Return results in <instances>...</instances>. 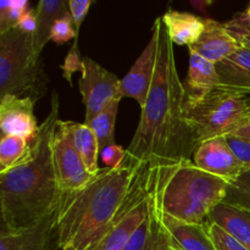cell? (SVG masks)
Instances as JSON below:
<instances>
[{"label": "cell", "mask_w": 250, "mask_h": 250, "mask_svg": "<svg viewBox=\"0 0 250 250\" xmlns=\"http://www.w3.org/2000/svg\"><path fill=\"white\" fill-rule=\"evenodd\" d=\"M72 131L76 149L80 153L85 168L90 175L95 176L100 171L99 165H98V158L102 153L97 136L93 129L84 122L83 124L73 122Z\"/></svg>", "instance_id": "cell-22"}, {"label": "cell", "mask_w": 250, "mask_h": 250, "mask_svg": "<svg viewBox=\"0 0 250 250\" xmlns=\"http://www.w3.org/2000/svg\"><path fill=\"white\" fill-rule=\"evenodd\" d=\"M83 66V58L81 56V51L78 49V38L73 41L72 45H71L70 50H68L67 55H66L65 60H63L61 70H62V76L68 84L72 85V76L73 73L82 71Z\"/></svg>", "instance_id": "cell-29"}, {"label": "cell", "mask_w": 250, "mask_h": 250, "mask_svg": "<svg viewBox=\"0 0 250 250\" xmlns=\"http://www.w3.org/2000/svg\"><path fill=\"white\" fill-rule=\"evenodd\" d=\"M76 38H78V33L76 31L75 22L70 12H67L62 17L56 20L54 23L50 32V41L54 42L56 45H62L70 42L71 39L75 41Z\"/></svg>", "instance_id": "cell-27"}, {"label": "cell", "mask_w": 250, "mask_h": 250, "mask_svg": "<svg viewBox=\"0 0 250 250\" xmlns=\"http://www.w3.org/2000/svg\"><path fill=\"white\" fill-rule=\"evenodd\" d=\"M246 103H247V114H248V120H250V95L246 97Z\"/></svg>", "instance_id": "cell-38"}, {"label": "cell", "mask_w": 250, "mask_h": 250, "mask_svg": "<svg viewBox=\"0 0 250 250\" xmlns=\"http://www.w3.org/2000/svg\"><path fill=\"white\" fill-rule=\"evenodd\" d=\"M27 139L20 136H1L0 141V173L6 172L10 168L21 163L29 150Z\"/></svg>", "instance_id": "cell-24"}, {"label": "cell", "mask_w": 250, "mask_h": 250, "mask_svg": "<svg viewBox=\"0 0 250 250\" xmlns=\"http://www.w3.org/2000/svg\"><path fill=\"white\" fill-rule=\"evenodd\" d=\"M16 28H19L20 31L23 32L24 34H29V36H33L37 31V15H36V9H29L23 16L20 20L19 24H17Z\"/></svg>", "instance_id": "cell-33"}, {"label": "cell", "mask_w": 250, "mask_h": 250, "mask_svg": "<svg viewBox=\"0 0 250 250\" xmlns=\"http://www.w3.org/2000/svg\"><path fill=\"white\" fill-rule=\"evenodd\" d=\"M70 12L66 0H41L36 7L37 31L32 36L33 50L42 55L44 46L50 41V32L56 20Z\"/></svg>", "instance_id": "cell-20"}, {"label": "cell", "mask_w": 250, "mask_h": 250, "mask_svg": "<svg viewBox=\"0 0 250 250\" xmlns=\"http://www.w3.org/2000/svg\"><path fill=\"white\" fill-rule=\"evenodd\" d=\"M49 77L42 55L33 50L32 36L19 28L0 34V99L28 97L34 102L48 92Z\"/></svg>", "instance_id": "cell-5"}, {"label": "cell", "mask_w": 250, "mask_h": 250, "mask_svg": "<svg viewBox=\"0 0 250 250\" xmlns=\"http://www.w3.org/2000/svg\"><path fill=\"white\" fill-rule=\"evenodd\" d=\"M188 48L216 65L239 50L242 45L229 33L225 23L217 22L216 20L205 19V28L202 36Z\"/></svg>", "instance_id": "cell-14"}, {"label": "cell", "mask_w": 250, "mask_h": 250, "mask_svg": "<svg viewBox=\"0 0 250 250\" xmlns=\"http://www.w3.org/2000/svg\"><path fill=\"white\" fill-rule=\"evenodd\" d=\"M229 134L234 137H238V138L248 139V141H250V120L244 122V124L241 125L239 127H237V128L234 129V131H232Z\"/></svg>", "instance_id": "cell-36"}, {"label": "cell", "mask_w": 250, "mask_h": 250, "mask_svg": "<svg viewBox=\"0 0 250 250\" xmlns=\"http://www.w3.org/2000/svg\"><path fill=\"white\" fill-rule=\"evenodd\" d=\"M121 100H115L111 104L107 105L103 111H100L92 121H89L88 126L93 129L99 142L100 150L106 148L107 146L115 144V125H116L119 106Z\"/></svg>", "instance_id": "cell-23"}, {"label": "cell", "mask_w": 250, "mask_h": 250, "mask_svg": "<svg viewBox=\"0 0 250 250\" xmlns=\"http://www.w3.org/2000/svg\"><path fill=\"white\" fill-rule=\"evenodd\" d=\"M159 49L158 27L153 24V32L148 44L128 72L121 80V93L124 98H132L143 107L148 99L156 70Z\"/></svg>", "instance_id": "cell-10"}, {"label": "cell", "mask_w": 250, "mask_h": 250, "mask_svg": "<svg viewBox=\"0 0 250 250\" xmlns=\"http://www.w3.org/2000/svg\"><path fill=\"white\" fill-rule=\"evenodd\" d=\"M185 85L186 100H195L220 88L216 65L189 50V68Z\"/></svg>", "instance_id": "cell-16"}, {"label": "cell", "mask_w": 250, "mask_h": 250, "mask_svg": "<svg viewBox=\"0 0 250 250\" xmlns=\"http://www.w3.org/2000/svg\"><path fill=\"white\" fill-rule=\"evenodd\" d=\"M60 99L54 90L50 110L37 138L21 163L0 173V231H20L36 225L53 211L60 199L53 161L51 138L59 121Z\"/></svg>", "instance_id": "cell-2"}, {"label": "cell", "mask_w": 250, "mask_h": 250, "mask_svg": "<svg viewBox=\"0 0 250 250\" xmlns=\"http://www.w3.org/2000/svg\"><path fill=\"white\" fill-rule=\"evenodd\" d=\"M163 229L161 210L154 195L153 207L146 221L137 229L124 250H158L159 238Z\"/></svg>", "instance_id": "cell-21"}, {"label": "cell", "mask_w": 250, "mask_h": 250, "mask_svg": "<svg viewBox=\"0 0 250 250\" xmlns=\"http://www.w3.org/2000/svg\"><path fill=\"white\" fill-rule=\"evenodd\" d=\"M231 20L234 22V23L238 24V26L243 27V28L250 31V4L243 12L236 14Z\"/></svg>", "instance_id": "cell-35"}, {"label": "cell", "mask_w": 250, "mask_h": 250, "mask_svg": "<svg viewBox=\"0 0 250 250\" xmlns=\"http://www.w3.org/2000/svg\"><path fill=\"white\" fill-rule=\"evenodd\" d=\"M208 222L219 225L250 250V210L222 202L212 210Z\"/></svg>", "instance_id": "cell-18"}, {"label": "cell", "mask_w": 250, "mask_h": 250, "mask_svg": "<svg viewBox=\"0 0 250 250\" xmlns=\"http://www.w3.org/2000/svg\"><path fill=\"white\" fill-rule=\"evenodd\" d=\"M226 28L229 29V33L237 39V41L241 43L242 46H246V48L250 49V31L243 28V27L238 26L237 23H234L232 20H229V22L225 23Z\"/></svg>", "instance_id": "cell-34"}, {"label": "cell", "mask_w": 250, "mask_h": 250, "mask_svg": "<svg viewBox=\"0 0 250 250\" xmlns=\"http://www.w3.org/2000/svg\"><path fill=\"white\" fill-rule=\"evenodd\" d=\"M72 124L59 119L51 138L54 167L61 193L78 189L93 177L76 149Z\"/></svg>", "instance_id": "cell-8"}, {"label": "cell", "mask_w": 250, "mask_h": 250, "mask_svg": "<svg viewBox=\"0 0 250 250\" xmlns=\"http://www.w3.org/2000/svg\"><path fill=\"white\" fill-rule=\"evenodd\" d=\"M158 250H175L171 243V239L168 237L167 232L165 231V227L163 225V229H161L160 238H159V244H158Z\"/></svg>", "instance_id": "cell-37"}, {"label": "cell", "mask_w": 250, "mask_h": 250, "mask_svg": "<svg viewBox=\"0 0 250 250\" xmlns=\"http://www.w3.org/2000/svg\"><path fill=\"white\" fill-rule=\"evenodd\" d=\"M92 0H68V7H70V14L72 16L73 22L77 33L80 34V29L82 27L83 21L92 6Z\"/></svg>", "instance_id": "cell-32"}, {"label": "cell", "mask_w": 250, "mask_h": 250, "mask_svg": "<svg viewBox=\"0 0 250 250\" xmlns=\"http://www.w3.org/2000/svg\"><path fill=\"white\" fill-rule=\"evenodd\" d=\"M56 208L28 229L0 231V250H59L55 237Z\"/></svg>", "instance_id": "cell-13"}, {"label": "cell", "mask_w": 250, "mask_h": 250, "mask_svg": "<svg viewBox=\"0 0 250 250\" xmlns=\"http://www.w3.org/2000/svg\"><path fill=\"white\" fill-rule=\"evenodd\" d=\"M155 166L146 164L134 178L114 221L89 250H124L150 212L154 200Z\"/></svg>", "instance_id": "cell-7"}, {"label": "cell", "mask_w": 250, "mask_h": 250, "mask_svg": "<svg viewBox=\"0 0 250 250\" xmlns=\"http://www.w3.org/2000/svg\"><path fill=\"white\" fill-rule=\"evenodd\" d=\"M165 231H166V229H165ZM171 243H172V241H171ZM172 247H173V249H175V250H180V249H178L177 247H176L175 244H173V243H172Z\"/></svg>", "instance_id": "cell-39"}, {"label": "cell", "mask_w": 250, "mask_h": 250, "mask_svg": "<svg viewBox=\"0 0 250 250\" xmlns=\"http://www.w3.org/2000/svg\"><path fill=\"white\" fill-rule=\"evenodd\" d=\"M183 115L197 144L229 134L248 121L246 97L222 89L199 99H185Z\"/></svg>", "instance_id": "cell-6"}, {"label": "cell", "mask_w": 250, "mask_h": 250, "mask_svg": "<svg viewBox=\"0 0 250 250\" xmlns=\"http://www.w3.org/2000/svg\"><path fill=\"white\" fill-rule=\"evenodd\" d=\"M146 164L126 156L120 167L100 168L83 187L60 194L55 217L59 250H89L114 221Z\"/></svg>", "instance_id": "cell-3"}, {"label": "cell", "mask_w": 250, "mask_h": 250, "mask_svg": "<svg viewBox=\"0 0 250 250\" xmlns=\"http://www.w3.org/2000/svg\"><path fill=\"white\" fill-rule=\"evenodd\" d=\"M224 137L232 153L243 164L244 167L250 166V141L238 138V137L231 136V134H226Z\"/></svg>", "instance_id": "cell-30"}, {"label": "cell", "mask_w": 250, "mask_h": 250, "mask_svg": "<svg viewBox=\"0 0 250 250\" xmlns=\"http://www.w3.org/2000/svg\"><path fill=\"white\" fill-rule=\"evenodd\" d=\"M154 24L159 32L155 75L126 154L137 163L165 166L192 160L198 144L185 121V85L178 76L173 43L161 17Z\"/></svg>", "instance_id": "cell-1"}, {"label": "cell", "mask_w": 250, "mask_h": 250, "mask_svg": "<svg viewBox=\"0 0 250 250\" xmlns=\"http://www.w3.org/2000/svg\"><path fill=\"white\" fill-rule=\"evenodd\" d=\"M100 156H102L103 163L105 164V167L117 168L126 160L127 154L126 149H124L121 146L115 143L103 149L102 153H100Z\"/></svg>", "instance_id": "cell-31"}, {"label": "cell", "mask_w": 250, "mask_h": 250, "mask_svg": "<svg viewBox=\"0 0 250 250\" xmlns=\"http://www.w3.org/2000/svg\"><path fill=\"white\" fill-rule=\"evenodd\" d=\"M225 202L250 210V166L244 167L239 177L229 185Z\"/></svg>", "instance_id": "cell-26"}, {"label": "cell", "mask_w": 250, "mask_h": 250, "mask_svg": "<svg viewBox=\"0 0 250 250\" xmlns=\"http://www.w3.org/2000/svg\"><path fill=\"white\" fill-rule=\"evenodd\" d=\"M220 77L219 89L250 95V49L242 46L229 58L216 63Z\"/></svg>", "instance_id": "cell-15"}, {"label": "cell", "mask_w": 250, "mask_h": 250, "mask_svg": "<svg viewBox=\"0 0 250 250\" xmlns=\"http://www.w3.org/2000/svg\"><path fill=\"white\" fill-rule=\"evenodd\" d=\"M193 161L199 168L229 183H233L244 168L243 164L229 149L225 137H216L198 144Z\"/></svg>", "instance_id": "cell-11"}, {"label": "cell", "mask_w": 250, "mask_h": 250, "mask_svg": "<svg viewBox=\"0 0 250 250\" xmlns=\"http://www.w3.org/2000/svg\"><path fill=\"white\" fill-rule=\"evenodd\" d=\"M31 9L26 0H2L0 2V34L16 28L21 17Z\"/></svg>", "instance_id": "cell-25"}, {"label": "cell", "mask_w": 250, "mask_h": 250, "mask_svg": "<svg viewBox=\"0 0 250 250\" xmlns=\"http://www.w3.org/2000/svg\"><path fill=\"white\" fill-rule=\"evenodd\" d=\"M78 88L85 107L84 124L115 100H121V80L89 56L83 58Z\"/></svg>", "instance_id": "cell-9"}, {"label": "cell", "mask_w": 250, "mask_h": 250, "mask_svg": "<svg viewBox=\"0 0 250 250\" xmlns=\"http://www.w3.org/2000/svg\"><path fill=\"white\" fill-rule=\"evenodd\" d=\"M229 185L192 160L155 166L156 203L164 214L183 222L207 224L212 210L226 199Z\"/></svg>", "instance_id": "cell-4"}, {"label": "cell", "mask_w": 250, "mask_h": 250, "mask_svg": "<svg viewBox=\"0 0 250 250\" xmlns=\"http://www.w3.org/2000/svg\"><path fill=\"white\" fill-rule=\"evenodd\" d=\"M36 102L28 97L6 95L0 99V129L2 136H20L32 143L39 133L34 115Z\"/></svg>", "instance_id": "cell-12"}, {"label": "cell", "mask_w": 250, "mask_h": 250, "mask_svg": "<svg viewBox=\"0 0 250 250\" xmlns=\"http://www.w3.org/2000/svg\"><path fill=\"white\" fill-rule=\"evenodd\" d=\"M161 219L168 237L180 250H216L205 225L180 221L163 211Z\"/></svg>", "instance_id": "cell-17"}, {"label": "cell", "mask_w": 250, "mask_h": 250, "mask_svg": "<svg viewBox=\"0 0 250 250\" xmlns=\"http://www.w3.org/2000/svg\"><path fill=\"white\" fill-rule=\"evenodd\" d=\"M205 226H207L208 232L211 237L212 243H214L216 250H248L233 236H231L229 232L221 229L219 225L214 224V222H207Z\"/></svg>", "instance_id": "cell-28"}, {"label": "cell", "mask_w": 250, "mask_h": 250, "mask_svg": "<svg viewBox=\"0 0 250 250\" xmlns=\"http://www.w3.org/2000/svg\"><path fill=\"white\" fill-rule=\"evenodd\" d=\"M161 20L173 45L190 46L199 39L205 28V19L189 12L170 10Z\"/></svg>", "instance_id": "cell-19"}]
</instances>
